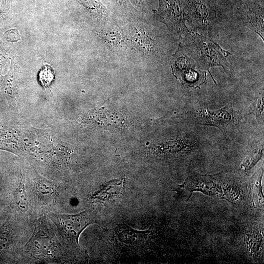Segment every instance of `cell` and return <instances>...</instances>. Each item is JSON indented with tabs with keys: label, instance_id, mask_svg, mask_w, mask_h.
I'll return each mask as SVG.
<instances>
[{
	"label": "cell",
	"instance_id": "6da1fadb",
	"mask_svg": "<svg viewBox=\"0 0 264 264\" xmlns=\"http://www.w3.org/2000/svg\"><path fill=\"white\" fill-rule=\"evenodd\" d=\"M175 191L177 197L184 200H188L193 192L198 191L235 203L240 199L242 187L235 176L228 173H220L213 175L189 176Z\"/></svg>",
	"mask_w": 264,
	"mask_h": 264
},
{
	"label": "cell",
	"instance_id": "7a4b0ae2",
	"mask_svg": "<svg viewBox=\"0 0 264 264\" xmlns=\"http://www.w3.org/2000/svg\"><path fill=\"white\" fill-rule=\"evenodd\" d=\"M50 216L66 246L76 253L84 252L79 245L78 240L88 225L96 222L91 212L86 211L72 215L52 214Z\"/></svg>",
	"mask_w": 264,
	"mask_h": 264
},
{
	"label": "cell",
	"instance_id": "3957f363",
	"mask_svg": "<svg viewBox=\"0 0 264 264\" xmlns=\"http://www.w3.org/2000/svg\"><path fill=\"white\" fill-rule=\"evenodd\" d=\"M47 223V220L43 219L36 224L33 236L26 244L27 249L35 255L53 257L51 248L54 250L53 248H58L55 246L56 244L54 242L56 241L50 228L48 227L49 224Z\"/></svg>",
	"mask_w": 264,
	"mask_h": 264
},
{
	"label": "cell",
	"instance_id": "277c9868",
	"mask_svg": "<svg viewBox=\"0 0 264 264\" xmlns=\"http://www.w3.org/2000/svg\"><path fill=\"white\" fill-rule=\"evenodd\" d=\"M196 37L201 57L206 64L208 72L210 73L209 67L216 66H221L225 69V66L227 65L226 58L230 53L222 50L218 44L205 37L198 35Z\"/></svg>",
	"mask_w": 264,
	"mask_h": 264
},
{
	"label": "cell",
	"instance_id": "5b68a950",
	"mask_svg": "<svg viewBox=\"0 0 264 264\" xmlns=\"http://www.w3.org/2000/svg\"><path fill=\"white\" fill-rule=\"evenodd\" d=\"M124 180L114 179L106 183L95 194L90 197L92 202H100L106 204L112 202L120 194L123 188Z\"/></svg>",
	"mask_w": 264,
	"mask_h": 264
},
{
	"label": "cell",
	"instance_id": "8992f818",
	"mask_svg": "<svg viewBox=\"0 0 264 264\" xmlns=\"http://www.w3.org/2000/svg\"><path fill=\"white\" fill-rule=\"evenodd\" d=\"M198 111V112L203 115V116H197V119L203 124L220 127L234 122V119L231 114L229 113L230 111L224 108L215 111L206 110Z\"/></svg>",
	"mask_w": 264,
	"mask_h": 264
},
{
	"label": "cell",
	"instance_id": "52a82bcc",
	"mask_svg": "<svg viewBox=\"0 0 264 264\" xmlns=\"http://www.w3.org/2000/svg\"><path fill=\"white\" fill-rule=\"evenodd\" d=\"M264 175V167H261L251 177L249 183V195L255 208L264 211V195L262 179Z\"/></svg>",
	"mask_w": 264,
	"mask_h": 264
},
{
	"label": "cell",
	"instance_id": "ba28073f",
	"mask_svg": "<svg viewBox=\"0 0 264 264\" xmlns=\"http://www.w3.org/2000/svg\"><path fill=\"white\" fill-rule=\"evenodd\" d=\"M131 36L132 44L143 53H150L154 49V42L149 34L142 29L134 28Z\"/></svg>",
	"mask_w": 264,
	"mask_h": 264
},
{
	"label": "cell",
	"instance_id": "9c48e42d",
	"mask_svg": "<svg viewBox=\"0 0 264 264\" xmlns=\"http://www.w3.org/2000/svg\"><path fill=\"white\" fill-rule=\"evenodd\" d=\"M263 144L259 148L250 152L241 164V168L245 172L249 171L263 156Z\"/></svg>",
	"mask_w": 264,
	"mask_h": 264
},
{
	"label": "cell",
	"instance_id": "30bf717a",
	"mask_svg": "<svg viewBox=\"0 0 264 264\" xmlns=\"http://www.w3.org/2000/svg\"><path fill=\"white\" fill-rule=\"evenodd\" d=\"M101 36L107 44L113 47L121 45L122 37L120 32L115 28L104 29L101 32Z\"/></svg>",
	"mask_w": 264,
	"mask_h": 264
},
{
	"label": "cell",
	"instance_id": "8fae6325",
	"mask_svg": "<svg viewBox=\"0 0 264 264\" xmlns=\"http://www.w3.org/2000/svg\"><path fill=\"white\" fill-rule=\"evenodd\" d=\"M54 74L52 69L48 66H44L39 73V80L41 85L46 87L52 82Z\"/></svg>",
	"mask_w": 264,
	"mask_h": 264
},
{
	"label": "cell",
	"instance_id": "7c38bea8",
	"mask_svg": "<svg viewBox=\"0 0 264 264\" xmlns=\"http://www.w3.org/2000/svg\"><path fill=\"white\" fill-rule=\"evenodd\" d=\"M253 111L258 120H263L264 118V97L258 98L254 102Z\"/></svg>",
	"mask_w": 264,
	"mask_h": 264
},
{
	"label": "cell",
	"instance_id": "4fadbf2b",
	"mask_svg": "<svg viewBox=\"0 0 264 264\" xmlns=\"http://www.w3.org/2000/svg\"><path fill=\"white\" fill-rule=\"evenodd\" d=\"M5 37L7 40L13 42L19 40V34L17 30L11 29L5 33Z\"/></svg>",
	"mask_w": 264,
	"mask_h": 264
}]
</instances>
